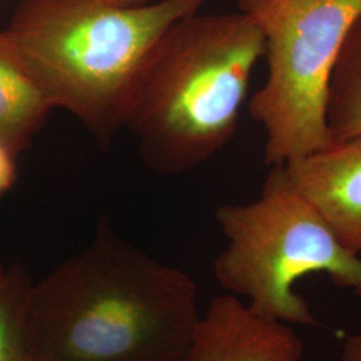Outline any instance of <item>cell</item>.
<instances>
[{"instance_id":"obj_12","label":"cell","mask_w":361,"mask_h":361,"mask_svg":"<svg viewBox=\"0 0 361 361\" xmlns=\"http://www.w3.org/2000/svg\"><path fill=\"white\" fill-rule=\"evenodd\" d=\"M340 361H361V329L347 337L341 348Z\"/></svg>"},{"instance_id":"obj_2","label":"cell","mask_w":361,"mask_h":361,"mask_svg":"<svg viewBox=\"0 0 361 361\" xmlns=\"http://www.w3.org/2000/svg\"><path fill=\"white\" fill-rule=\"evenodd\" d=\"M207 0L119 7L109 0H22L3 40L55 109L104 147L125 128L143 66L173 23Z\"/></svg>"},{"instance_id":"obj_9","label":"cell","mask_w":361,"mask_h":361,"mask_svg":"<svg viewBox=\"0 0 361 361\" xmlns=\"http://www.w3.org/2000/svg\"><path fill=\"white\" fill-rule=\"evenodd\" d=\"M326 126L334 143L361 134V15L336 61L326 99Z\"/></svg>"},{"instance_id":"obj_1","label":"cell","mask_w":361,"mask_h":361,"mask_svg":"<svg viewBox=\"0 0 361 361\" xmlns=\"http://www.w3.org/2000/svg\"><path fill=\"white\" fill-rule=\"evenodd\" d=\"M201 320L193 279L106 219L89 245L30 284L25 304L40 361H178Z\"/></svg>"},{"instance_id":"obj_8","label":"cell","mask_w":361,"mask_h":361,"mask_svg":"<svg viewBox=\"0 0 361 361\" xmlns=\"http://www.w3.org/2000/svg\"><path fill=\"white\" fill-rule=\"evenodd\" d=\"M54 110L51 101L8 51L0 30V143L18 157Z\"/></svg>"},{"instance_id":"obj_3","label":"cell","mask_w":361,"mask_h":361,"mask_svg":"<svg viewBox=\"0 0 361 361\" xmlns=\"http://www.w3.org/2000/svg\"><path fill=\"white\" fill-rule=\"evenodd\" d=\"M264 55L262 32L241 11L197 13L169 27L143 66L125 123L146 166L180 174L226 147Z\"/></svg>"},{"instance_id":"obj_4","label":"cell","mask_w":361,"mask_h":361,"mask_svg":"<svg viewBox=\"0 0 361 361\" xmlns=\"http://www.w3.org/2000/svg\"><path fill=\"white\" fill-rule=\"evenodd\" d=\"M216 221L228 244L214 261V276L233 296L245 297L258 317L317 326L310 305L293 290L313 273L361 297V255L340 243L284 166L271 168L255 201L219 207Z\"/></svg>"},{"instance_id":"obj_10","label":"cell","mask_w":361,"mask_h":361,"mask_svg":"<svg viewBox=\"0 0 361 361\" xmlns=\"http://www.w3.org/2000/svg\"><path fill=\"white\" fill-rule=\"evenodd\" d=\"M30 279L20 267L8 268L0 290V361H40L31 347L25 324Z\"/></svg>"},{"instance_id":"obj_7","label":"cell","mask_w":361,"mask_h":361,"mask_svg":"<svg viewBox=\"0 0 361 361\" xmlns=\"http://www.w3.org/2000/svg\"><path fill=\"white\" fill-rule=\"evenodd\" d=\"M340 243L361 255V134L284 165Z\"/></svg>"},{"instance_id":"obj_11","label":"cell","mask_w":361,"mask_h":361,"mask_svg":"<svg viewBox=\"0 0 361 361\" xmlns=\"http://www.w3.org/2000/svg\"><path fill=\"white\" fill-rule=\"evenodd\" d=\"M15 155L0 143V197L7 193L16 180Z\"/></svg>"},{"instance_id":"obj_14","label":"cell","mask_w":361,"mask_h":361,"mask_svg":"<svg viewBox=\"0 0 361 361\" xmlns=\"http://www.w3.org/2000/svg\"><path fill=\"white\" fill-rule=\"evenodd\" d=\"M7 276H8V268H4L3 265H0V290L3 289V286L7 281Z\"/></svg>"},{"instance_id":"obj_13","label":"cell","mask_w":361,"mask_h":361,"mask_svg":"<svg viewBox=\"0 0 361 361\" xmlns=\"http://www.w3.org/2000/svg\"><path fill=\"white\" fill-rule=\"evenodd\" d=\"M111 4L119 7H141L153 3L154 0H109Z\"/></svg>"},{"instance_id":"obj_6","label":"cell","mask_w":361,"mask_h":361,"mask_svg":"<svg viewBox=\"0 0 361 361\" xmlns=\"http://www.w3.org/2000/svg\"><path fill=\"white\" fill-rule=\"evenodd\" d=\"M304 344L284 323L258 317L233 296L216 297L178 361H301Z\"/></svg>"},{"instance_id":"obj_5","label":"cell","mask_w":361,"mask_h":361,"mask_svg":"<svg viewBox=\"0 0 361 361\" xmlns=\"http://www.w3.org/2000/svg\"><path fill=\"white\" fill-rule=\"evenodd\" d=\"M265 39L268 78L249 101L265 133L267 166H284L334 145L329 82L361 0H238Z\"/></svg>"}]
</instances>
